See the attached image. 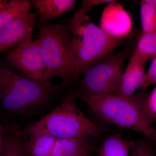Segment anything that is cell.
I'll return each instance as SVG.
<instances>
[{"label": "cell", "mask_w": 156, "mask_h": 156, "mask_svg": "<svg viewBox=\"0 0 156 156\" xmlns=\"http://www.w3.org/2000/svg\"><path fill=\"white\" fill-rule=\"evenodd\" d=\"M91 9L82 2L80 9L70 19L67 27L72 36L70 66L72 81L78 80L87 70L105 58L124 41L112 37L93 23Z\"/></svg>", "instance_id": "6da1fadb"}, {"label": "cell", "mask_w": 156, "mask_h": 156, "mask_svg": "<svg viewBox=\"0 0 156 156\" xmlns=\"http://www.w3.org/2000/svg\"><path fill=\"white\" fill-rule=\"evenodd\" d=\"M72 92L75 98L86 104L98 119L104 125L137 131L156 142V129L144 107L147 94L144 90L130 97L116 94L92 96Z\"/></svg>", "instance_id": "7a4b0ae2"}, {"label": "cell", "mask_w": 156, "mask_h": 156, "mask_svg": "<svg viewBox=\"0 0 156 156\" xmlns=\"http://www.w3.org/2000/svg\"><path fill=\"white\" fill-rule=\"evenodd\" d=\"M71 91L61 103L36 122L23 130L28 137L49 134L57 139L95 137L101 136V130L78 108Z\"/></svg>", "instance_id": "3957f363"}, {"label": "cell", "mask_w": 156, "mask_h": 156, "mask_svg": "<svg viewBox=\"0 0 156 156\" xmlns=\"http://www.w3.org/2000/svg\"><path fill=\"white\" fill-rule=\"evenodd\" d=\"M52 87L29 80L15 70L0 65V103L7 111L24 114L44 106Z\"/></svg>", "instance_id": "277c9868"}, {"label": "cell", "mask_w": 156, "mask_h": 156, "mask_svg": "<svg viewBox=\"0 0 156 156\" xmlns=\"http://www.w3.org/2000/svg\"><path fill=\"white\" fill-rule=\"evenodd\" d=\"M38 40L51 77L73 82L71 73L72 36L67 26L43 21L39 25Z\"/></svg>", "instance_id": "5b68a950"}, {"label": "cell", "mask_w": 156, "mask_h": 156, "mask_svg": "<svg viewBox=\"0 0 156 156\" xmlns=\"http://www.w3.org/2000/svg\"><path fill=\"white\" fill-rule=\"evenodd\" d=\"M128 48L109 55L89 69L74 91L92 96L115 94L123 73Z\"/></svg>", "instance_id": "8992f818"}, {"label": "cell", "mask_w": 156, "mask_h": 156, "mask_svg": "<svg viewBox=\"0 0 156 156\" xmlns=\"http://www.w3.org/2000/svg\"><path fill=\"white\" fill-rule=\"evenodd\" d=\"M7 58L14 70L24 77L52 87V77L37 40L26 39L9 51Z\"/></svg>", "instance_id": "52a82bcc"}, {"label": "cell", "mask_w": 156, "mask_h": 156, "mask_svg": "<svg viewBox=\"0 0 156 156\" xmlns=\"http://www.w3.org/2000/svg\"><path fill=\"white\" fill-rule=\"evenodd\" d=\"M99 27L112 37L125 39L132 29V19L122 5L114 1L104 9Z\"/></svg>", "instance_id": "ba28073f"}, {"label": "cell", "mask_w": 156, "mask_h": 156, "mask_svg": "<svg viewBox=\"0 0 156 156\" xmlns=\"http://www.w3.org/2000/svg\"><path fill=\"white\" fill-rule=\"evenodd\" d=\"M37 13H28L15 20L0 31V53L18 46L32 37Z\"/></svg>", "instance_id": "9c48e42d"}, {"label": "cell", "mask_w": 156, "mask_h": 156, "mask_svg": "<svg viewBox=\"0 0 156 156\" xmlns=\"http://www.w3.org/2000/svg\"><path fill=\"white\" fill-rule=\"evenodd\" d=\"M29 137L23 133L16 123L1 127V156H29L27 145Z\"/></svg>", "instance_id": "30bf717a"}, {"label": "cell", "mask_w": 156, "mask_h": 156, "mask_svg": "<svg viewBox=\"0 0 156 156\" xmlns=\"http://www.w3.org/2000/svg\"><path fill=\"white\" fill-rule=\"evenodd\" d=\"M147 61L134 51L126 70L123 72L119 87L115 94L125 97L134 95L137 89L140 88L144 80V66Z\"/></svg>", "instance_id": "8fae6325"}, {"label": "cell", "mask_w": 156, "mask_h": 156, "mask_svg": "<svg viewBox=\"0 0 156 156\" xmlns=\"http://www.w3.org/2000/svg\"><path fill=\"white\" fill-rule=\"evenodd\" d=\"M96 146L94 140L90 137L57 139L50 156H74L85 153L91 154Z\"/></svg>", "instance_id": "7c38bea8"}, {"label": "cell", "mask_w": 156, "mask_h": 156, "mask_svg": "<svg viewBox=\"0 0 156 156\" xmlns=\"http://www.w3.org/2000/svg\"><path fill=\"white\" fill-rule=\"evenodd\" d=\"M74 0H34V6L42 20L53 19L70 11L74 6Z\"/></svg>", "instance_id": "4fadbf2b"}, {"label": "cell", "mask_w": 156, "mask_h": 156, "mask_svg": "<svg viewBox=\"0 0 156 156\" xmlns=\"http://www.w3.org/2000/svg\"><path fill=\"white\" fill-rule=\"evenodd\" d=\"M134 140L127 141L119 134L106 138L97 150L98 156H130Z\"/></svg>", "instance_id": "5bb4252c"}, {"label": "cell", "mask_w": 156, "mask_h": 156, "mask_svg": "<svg viewBox=\"0 0 156 156\" xmlns=\"http://www.w3.org/2000/svg\"><path fill=\"white\" fill-rule=\"evenodd\" d=\"M30 7L29 1L12 0L9 5L0 10V31L15 20L28 14Z\"/></svg>", "instance_id": "9a60e30c"}, {"label": "cell", "mask_w": 156, "mask_h": 156, "mask_svg": "<svg viewBox=\"0 0 156 156\" xmlns=\"http://www.w3.org/2000/svg\"><path fill=\"white\" fill-rule=\"evenodd\" d=\"M57 138L49 134L29 137L27 150L29 156H50Z\"/></svg>", "instance_id": "2e32d148"}, {"label": "cell", "mask_w": 156, "mask_h": 156, "mask_svg": "<svg viewBox=\"0 0 156 156\" xmlns=\"http://www.w3.org/2000/svg\"><path fill=\"white\" fill-rule=\"evenodd\" d=\"M135 52L148 60L156 56V31L141 33Z\"/></svg>", "instance_id": "e0dca14e"}, {"label": "cell", "mask_w": 156, "mask_h": 156, "mask_svg": "<svg viewBox=\"0 0 156 156\" xmlns=\"http://www.w3.org/2000/svg\"><path fill=\"white\" fill-rule=\"evenodd\" d=\"M140 17L142 30L141 33L156 31V8L145 2L141 1Z\"/></svg>", "instance_id": "ac0fdd59"}, {"label": "cell", "mask_w": 156, "mask_h": 156, "mask_svg": "<svg viewBox=\"0 0 156 156\" xmlns=\"http://www.w3.org/2000/svg\"><path fill=\"white\" fill-rule=\"evenodd\" d=\"M152 140L146 136L134 140L130 156H155Z\"/></svg>", "instance_id": "d6986e66"}, {"label": "cell", "mask_w": 156, "mask_h": 156, "mask_svg": "<svg viewBox=\"0 0 156 156\" xmlns=\"http://www.w3.org/2000/svg\"><path fill=\"white\" fill-rule=\"evenodd\" d=\"M146 113L153 123L156 121V86L150 94L146 96L144 104Z\"/></svg>", "instance_id": "ffe728a7"}, {"label": "cell", "mask_w": 156, "mask_h": 156, "mask_svg": "<svg viewBox=\"0 0 156 156\" xmlns=\"http://www.w3.org/2000/svg\"><path fill=\"white\" fill-rule=\"evenodd\" d=\"M156 84V56L154 57L147 72L146 73L144 80L140 88L145 90L151 85Z\"/></svg>", "instance_id": "44dd1931"}, {"label": "cell", "mask_w": 156, "mask_h": 156, "mask_svg": "<svg viewBox=\"0 0 156 156\" xmlns=\"http://www.w3.org/2000/svg\"><path fill=\"white\" fill-rule=\"evenodd\" d=\"M12 1H5V0H0V10L9 5Z\"/></svg>", "instance_id": "7402d4cb"}, {"label": "cell", "mask_w": 156, "mask_h": 156, "mask_svg": "<svg viewBox=\"0 0 156 156\" xmlns=\"http://www.w3.org/2000/svg\"><path fill=\"white\" fill-rule=\"evenodd\" d=\"M146 2L152 5L156 8V0H145Z\"/></svg>", "instance_id": "603a6c76"}, {"label": "cell", "mask_w": 156, "mask_h": 156, "mask_svg": "<svg viewBox=\"0 0 156 156\" xmlns=\"http://www.w3.org/2000/svg\"><path fill=\"white\" fill-rule=\"evenodd\" d=\"M90 154H91L89 153H85L80 154L74 156H88L90 155Z\"/></svg>", "instance_id": "cb8c5ba5"}, {"label": "cell", "mask_w": 156, "mask_h": 156, "mask_svg": "<svg viewBox=\"0 0 156 156\" xmlns=\"http://www.w3.org/2000/svg\"><path fill=\"white\" fill-rule=\"evenodd\" d=\"M1 126H0V131H1Z\"/></svg>", "instance_id": "d4e9b609"}, {"label": "cell", "mask_w": 156, "mask_h": 156, "mask_svg": "<svg viewBox=\"0 0 156 156\" xmlns=\"http://www.w3.org/2000/svg\"></svg>", "instance_id": "484cf974"}]
</instances>
